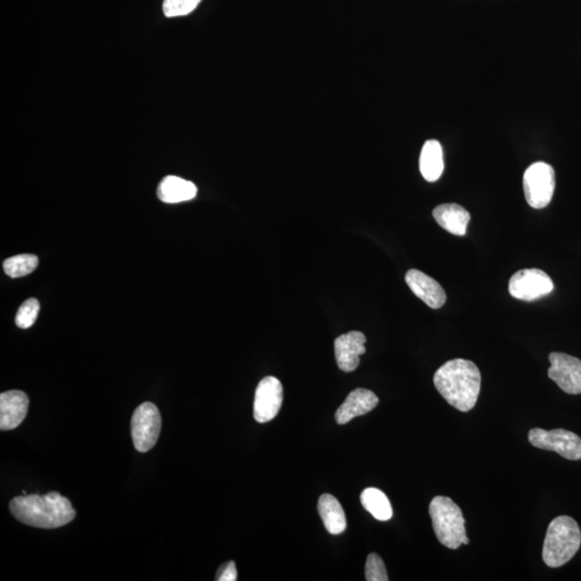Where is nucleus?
I'll return each instance as SVG.
<instances>
[{
	"mask_svg": "<svg viewBox=\"0 0 581 581\" xmlns=\"http://www.w3.org/2000/svg\"><path fill=\"white\" fill-rule=\"evenodd\" d=\"M434 384L449 404L462 413H467L477 403L482 375L474 362L454 358L437 369Z\"/></svg>",
	"mask_w": 581,
	"mask_h": 581,
	"instance_id": "1",
	"label": "nucleus"
},
{
	"mask_svg": "<svg viewBox=\"0 0 581 581\" xmlns=\"http://www.w3.org/2000/svg\"><path fill=\"white\" fill-rule=\"evenodd\" d=\"M10 510L24 525L40 529L64 526L76 517L71 501L57 493L18 496L10 503Z\"/></svg>",
	"mask_w": 581,
	"mask_h": 581,
	"instance_id": "2",
	"label": "nucleus"
},
{
	"mask_svg": "<svg viewBox=\"0 0 581 581\" xmlns=\"http://www.w3.org/2000/svg\"><path fill=\"white\" fill-rule=\"evenodd\" d=\"M581 531L578 523L568 516L554 518L548 526L543 548V560L549 568L567 564L579 551Z\"/></svg>",
	"mask_w": 581,
	"mask_h": 581,
	"instance_id": "3",
	"label": "nucleus"
},
{
	"mask_svg": "<svg viewBox=\"0 0 581 581\" xmlns=\"http://www.w3.org/2000/svg\"><path fill=\"white\" fill-rule=\"evenodd\" d=\"M430 516L437 540L449 549L468 545L461 509L447 496H435L430 504Z\"/></svg>",
	"mask_w": 581,
	"mask_h": 581,
	"instance_id": "4",
	"label": "nucleus"
},
{
	"mask_svg": "<svg viewBox=\"0 0 581 581\" xmlns=\"http://www.w3.org/2000/svg\"><path fill=\"white\" fill-rule=\"evenodd\" d=\"M556 188V173L547 163L537 162L523 174V191L527 204L535 209H543L551 204Z\"/></svg>",
	"mask_w": 581,
	"mask_h": 581,
	"instance_id": "5",
	"label": "nucleus"
},
{
	"mask_svg": "<svg viewBox=\"0 0 581 581\" xmlns=\"http://www.w3.org/2000/svg\"><path fill=\"white\" fill-rule=\"evenodd\" d=\"M162 418L160 410L152 403L137 407L131 418V437L134 446L139 452L151 450L160 436Z\"/></svg>",
	"mask_w": 581,
	"mask_h": 581,
	"instance_id": "6",
	"label": "nucleus"
},
{
	"mask_svg": "<svg viewBox=\"0 0 581 581\" xmlns=\"http://www.w3.org/2000/svg\"><path fill=\"white\" fill-rule=\"evenodd\" d=\"M529 442L536 448L557 452L570 461L581 459V438L573 432L562 429H532L529 432Z\"/></svg>",
	"mask_w": 581,
	"mask_h": 581,
	"instance_id": "7",
	"label": "nucleus"
},
{
	"mask_svg": "<svg viewBox=\"0 0 581 581\" xmlns=\"http://www.w3.org/2000/svg\"><path fill=\"white\" fill-rule=\"evenodd\" d=\"M509 290L512 298L532 302L551 294L553 282L552 278L541 269H522L512 274Z\"/></svg>",
	"mask_w": 581,
	"mask_h": 581,
	"instance_id": "8",
	"label": "nucleus"
},
{
	"mask_svg": "<svg viewBox=\"0 0 581 581\" xmlns=\"http://www.w3.org/2000/svg\"><path fill=\"white\" fill-rule=\"evenodd\" d=\"M551 367L548 376L568 394H581V361L567 353L552 352L549 355Z\"/></svg>",
	"mask_w": 581,
	"mask_h": 581,
	"instance_id": "9",
	"label": "nucleus"
},
{
	"mask_svg": "<svg viewBox=\"0 0 581 581\" xmlns=\"http://www.w3.org/2000/svg\"><path fill=\"white\" fill-rule=\"evenodd\" d=\"M283 401V388L276 377H265L256 391L253 417L258 424L276 418Z\"/></svg>",
	"mask_w": 581,
	"mask_h": 581,
	"instance_id": "10",
	"label": "nucleus"
},
{
	"mask_svg": "<svg viewBox=\"0 0 581 581\" xmlns=\"http://www.w3.org/2000/svg\"><path fill=\"white\" fill-rule=\"evenodd\" d=\"M366 337L361 332L352 331L337 337L334 343L338 367L351 373L360 366V357L366 352Z\"/></svg>",
	"mask_w": 581,
	"mask_h": 581,
	"instance_id": "11",
	"label": "nucleus"
},
{
	"mask_svg": "<svg viewBox=\"0 0 581 581\" xmlns=\"http://www.w3.org/2000/svg\"><path fill=\"white\" fill-rule=\"evenodd\" d=\"M406 283L416 297L432 309H438L445 305L447 295L442 285L418 269H410L405 276Z\"/></svg>",
	"mask_w": 581,
	"mask_h": 581,
	"instance_id": "12",
	"label": "nucleus"
},
{
	"mask_svg": "<svg viewBox=\"0 0 581 581\" xmlns=\"http://www.w3.org/2000/svg\"><path fill=\"white\" fill-rule=\"evenodd\" d=\"M29 399L23 391H8L0 395V429H17L28 415Z\"/></svg>",
	"mask_w": 581,
	"mask_h": 581,
	"instance_id": "13",
	"label": "nucleus"
},
{
	"mask_svg": "<svg viewBox=\"0 0 581 581\" xmlns=\"http://www.w3.org/2000/svg\"><path fill=\"white\" fill-rule=\"evenodd\" d=\"M379 399L371 390L356 389L349 393L347 399L337 409L335 419L338 425H346L348 422L364 416L376 408Z\"/></svg>",
	"mask_w": 581,
	"mask_h": 581,
	"instance_id": "14",
	"label": "nucleus"
},
{
	"mask_svg": "<svg viewBox=\"0 0 581 581\" xmlns=\"http://www.w3.org/2000/svg\"><path fill=\"white\" fill-rule=\"evenodd\" d=\"M433 216L438 225L456 236L467 234V225L471 221L468 211L458 204H442L433 210Z\"/></svg>",
	"mask_w": 581,
	"mask_h": 581,
	"instance_id": "15",
	"label": "nucleus"
},
{
	"mask_svg": "<svg viewBox=\"0 0 581 581\" xmlns=\"http://www.w3.org/2000/svg\"><path fill=\"white\" fill-rule=\"evenodd\" d=\"M198 187L181 177L167 176L157 189V198L163 203L178 204L197 198Z\"/></svg>",
	"mask_w": 581,
	"mask_h": 581,
	"instance_id": "16",
	"label": "nucleus"
},
{
	"mask_svg": "<svg viewBox=\"0 0 581 581\" xmlns=\"http://www.w3.org/2000/svg\"><path fill=\"white\" fill-rule=\"evenodd\" d=\"M318 511L327 532L334 535L345 532L347 527L345 511L335 496L321 495L318 501Z\"/></svg>",
	"mask_w": 581,
	"mask_h": 581,
	"instance_id": "17",
	"label": "nucleus"
},
{
	"mask_svg": "<svg viewBox=\"0 0 581 581\" xmlns=\"http://www.w3.org/2000/svg\"><path fill=\"white\" fill-rule=\"evenodd\" d=\"M420 172L426 181L435 182L443 173V152L440 142L427 140L420 155Z\"/></svg>",
	"mask_w": 581,
	"mask_h": 581,
	"instance_id": "18",
	"label": "nucleus"
},
{
	"mask_svg": "<svg viewBox=\"0 0 581 581\" xmlns=\"http://www.w3.org/2000/svg\"><path fill=\"white\" fill-rule=\"evenodd\" d=\"M361 503L369 514L379 521H388L393 516L388 496L382 490L367 488L361 494Z\"/></svg>",
	"mask_w": 581,
	"mask_h": 581,
	"instance_id": "19",
	"label": "nucleus"
},
{
	"mask_svg": "<svg viewBox=\"0 0 581 581\" xmlns=\"http://www.w3.org/2000/svg\"><path fill=\"white\" fill-rule=\"evenodd\" d=\"M38 263V257L34 255H20L4 261V269L9 277L20 278L33 273Z\"/></svg>",
	"mask_w": 581,
	"mask_h": 581,
	"instance_id": "20",
	"label": "nucleus"
},
{
	"mask_svg": "<svg viewBox=\"0 0 581 581\" xmlns=\"http://www.w3.org/2000/svg\"><path fill=\"white\" fill-rule=\"evenodd\" d=\"M202 0H164L163 12L167 18L184 17L194 12Z\"/></svg>",
	"mask_w": 581,
	"mask_h": 581,
	"instance_id": "21",
	"label": "nucleus"
},
{
	"mask_svg": "<svg viewBox=\"0 0 581 581\" xmlns=\"http://www.w3.org/2000/svg\"><path fill=\"white\" fill-rule=\"evenodd\" d=\"M40 305L36 299H29L19 308L17 316H15V324L21 329H29L33 325L38 316Z\"/></svg>",
	"mask_w": 581,
	"mask_h": 581,
	"instance_id": "22",
	"label": "nucleus"
},
{
	"mask_svg": "<svg viewBox=\"0 0 581 581\" xmlns=\"http://www.w3.org/2000/svg\"><path fill=\"white\" fill-rule=\"evenodd\" d=\"M366 578L367 581H388V573L383 559L377 553L367 557L366 565Z\"/></svg>",
	"mask_w": 581,
	"mask_h": 581,
	"instance_id": "23",
	"label": "nucleus"
},
{
	"mask_svg": "<svg viewBox=\"0 0 581 581\" xmlns=\"http://www.w3.org/2000/svg\"><path fill=\"white\" fill-rule=\"evenodd\" d=\"M215 580L219 581H235L237 580V568L234 562H227L219 569Z\"/></svg>",
	"mask_w": 581,
	"mask_h": 581,
	"instance_id": "24",
	"label": "nucleus"
}]
</instances>
